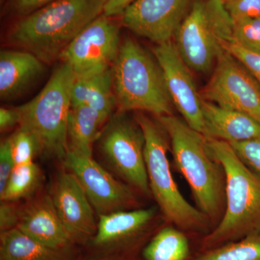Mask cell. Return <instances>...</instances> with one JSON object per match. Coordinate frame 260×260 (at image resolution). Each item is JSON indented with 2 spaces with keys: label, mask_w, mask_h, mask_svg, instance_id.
<instances>
[{
  "label": "cell",
  "mask_w": 260,
  "mask_h": 260,
  "mask_svg": "<svg viewBox=\"0 0 260 260\" xmlns=\"http://www.w3.org/2000/svg\"><path fill=\"white\" fill-rule=\"evenodd\" d=\"M106 2L55 0L18 20L8 34V42L32 53L44 64H51L104 13Z\"/></svg>",
  "instance_id": "obj_1"
},
{
  "label": "cell",
  "mask_w": 260,
  "mask_h": 260,
  "mask_svg": "<svg viewBox=\"0 0 260 260\" xmlns=\"http://www.w3.org/2000/svg\"><path fill=\"white\" fill-rule=\"evenodd\" d=\"M158 119L169 135L174 164L190 186L198 209L218 224L225 210V173L210 151L208 138L175 116Z\"/></svg>",
  "instance_id": "obj_2"
},
{
  "label": "cell",
  "mask_w": 260,
  "mask_h": 260,
  "mask_svg": "<svg viewBox=\"0 0 260 260\" xmlns=\"http://www.w3.org/2000/svg\"><path fill=\"white\" fill-rule=\"evenodd\" d=\"M213 156L223 168L225 204L223 217L205 238L207 250L260 234V176L238 156L230 143L208 138Z\"/></svg>",
  "instance_id": "obj_3"
},
{
  "label": "cell",
  "mask_w": 260,
  "mask_h": 260,
  "mask_svg": "<svg viewBox=\"0 0 260 260\" xmlns=\"http://www.w3.org/2000/svg\"><path fill=\"white\" fill-rule=\"evenodd\" d=\"M118 112L140 111L157 117L173 115V105L160 65L133 39L121 43L112 67Z\"/></svg>",
  "instance_id": "obj_4"
},
{
  "label": "cell",
  "mask_w": 260,
  "mask_h": 260,
  "mask_svg": "<svg viewBox=\"0 0 260 260\" xmlns=\"http://www.w3.org/2000/svg\"><path fill=\"white\" fill-rule=\"evenodd\" d=\"M75 78L69 65L61 62L40 93L17 107L19 126L35 137L40 153L51 158H64L68 153L67 128Z\"/></svg>",
  "instance_id": "obj_5"
},
{
  "label": "cell",
  "mask_w": 260,
  "mask_h": 260,
  "mask_svg": "<svg viewBox=\"0 0 260 260\" xmlns=\"http://www.w3.org/2000/svg\"><path fill=\"white\" fill-rule=\"evenodd\" d=\"M145 137V159L150 193L167 220L181 229L201 232L209 219L184 198L171 171L170 140L160 121L139 113L135 117Z\"/></svg>",
  "instance_id": "obj_6"
},
{
  "label": "cell",
  "mask_w": 260,
  "mask_h": 260,
  "mask_svg": "<svg viewBox=\"0 0 260 260\" xmlns=\"http://www.w3.org/2000/svg\"><path fill=\"white\" fill-rule=\"evenodd\" d=\"M232 18L220 0H194L176 34V47L186 64L207 73L223 51L222 41L232 39Z\"/></svg>",
  "instance_id": "obj_7"
},
{
  "label": "cell",
  "mask_w": 260,
  "mask_h": 260,
  "mask_svg": "<svg viewBox=\"0 0 260 260\" xmlns=\"http://www.w3.org/2000/svg\"><path fill=\"white\" fill-rule=\"evenodd\" d=\"M104 160L132 187L150 195L145 159V137L138 121L125 112L108 120L97 140Z\"/></svg>",
  "instance_id": "obj_8"
},
{
  "label": "cell",
  "mask_w": 260,
  "mask_h": 260,
  "mask_svg": "<svg viewBox=\"0 0 260 260\" xmlns=\"http://www.w3.org/2000/svg\"><path fill=\"white\" fill-rule=\"evenodd\" d=\"M201 95L204 100L244 113L260 123V85L224 49Z\"/></svg>",
  "instance_id": "obj_9"
},
{
  "label": "cell",
  "mask_w": 260,
  "mask_h": 260,
  "mask_svg": "<svg viewBox=\"0 0 260 260\" xmlns=\"http://www.w3.org/2000/svg\"><path fill=\"white\" fill-rule=\"evenodd\" d=\"M120 28L103 13L75 37L59 59L75 75L111 69L120 48Z\"/></svg>",
  "instance_id": "obj_10"
},
{
  "label": "cell",
  "mask_w": 260,
  "mask_h": 260,
  "mask_svg": "<svg viewBox=\"0 0 260 260\" xmlns=\"http://www.w3.org/2000/svg\"><path fill=\"white\" fill-rule=\"evenodd\" d=\"M153 54L161 68L173 105L190 127L204 135L203 97L197 89L191 69L174 42L156 44Z\"/></svg>",
  "instance_id": "obj_11"
},
{
  "label": "cell",
  "mask_w": 260,
  "mask_h": 260,
  "mask_svg": "<svg viewBox=\"0 0 260 260\" xmlns=\"http://www.w3.org/2000/svg\"><path fill=\"white\" fill-rule=\"evenodd\" d=\"M64 161L81 184L98 215L126 210L136 205V198L129 186L116 180L93 157L68 151Z\"/></svg>",
  "instance_id": "obj_12"
},
{
  "label": "cell",
  "mask_w": 260,
  "mask_h": 260,
  "mask_svg": "<svg viewBox=\"0 0 260 260\" xmlns=\"http://www.w3.org/2000/svg\"><path fill=\"white\" fill-rule=\"evenodd\" d=\"M194 0H136L121 15L132 32L155 44L175 37Z\"/></svg>",
  "instance_id": "obj_13"
},
{
  "label": "cell",
  "mask_w": 260,
  "mask_h": 260,
  "mask_svg": "<svg viewBox=\"0 0 260 260\" xmlns=\"http://www.w3.org/2000/svg\"><path fill=\"white\" fill-rule=\"evenodd\" d=\"M56 212L73 242L85 243L95 236V210L71 172L58 175L50 194Z\"/></svg>",
  "instance_id": "obj_14"
},
{
  "label": "cell",
  "mask_w": 260,
  "mask_h": 260,
  "mask_svg": "<svg viewBox=\"0 0 260 260\" xmlns=\"http://www.w3.org/2000/svg\"><path fill=\"white\" fill-rule=\"evenodd\" d=\"M27 236L51 249L63 250L73 242L50 194H42L22 206L18 226Z\"/></svg>",
  "instance_id": "obj_15"
},
{
  "label": "cell",
  "mask_w": 260,
  "mask_h": 260,
  "mask_svg": "<svg viewBox=\"0 0 260 260\" xmlns=\"http://www.w3.org/2000/svg\"><path fill=\"white\" fill-rule=\"evenodd\" d=\"M204 135L229 143H239L260 137V123L244 113L225 109L203 100Z\"/></svg>",
  "instance_id": "obj_16"
},
{
  "label": "cell",
  "mask_w": 260,
  "mask_h": 260,
  "mask_svg": "<svg viewBox=\"0 0 260 260\" xmlns=\"http://www.w3.org/2000/svg\"><path fill=\"white\" fill-rule=\"evenodd\" d=\"M44 71V63L25 50L0 52V97L9 101L23 93Z\"/></svg>",
  "instance_id": "obj_17"
},
{
  "label": "cell",
  "mask_w": 260,
  "mask_h": 260,
  "mask_svg": "<svg viewBox=\"0 0 260 260\" xmlns=\"http://www.w3.org/2000/svg\"><path fill=\"white\" fill-rule=\"evenodd\" d=\"M156 211L147 209L119 210L99 215L94 246L108 247L125 242L142 232L153 220Z\"/></svg>",
  "instance_id": "obj_18"
},
{
  "label": "cell",
  "mask_w": 260,
  "mask_h": 260,
  "mask_svg": "<svg viewBox=\"0 0 260 260\" xmlns=\"http://www.w3.org/2000/svg\"><path fill=\"white\" fill-rule=\"evenodd\" d=\"M87 106L109 120L116 108L112 68L98 73L75 75L72 106Z\"/></svg>",
  "instance_id": "obj_19"
},
{
  "label": "cell",
  "mask_w": 260,
  "mask_h": 260,
  "mask_svg": "<svg viewBox=\"0 0 260 260\" xmlns=\"http://www.w3.org/2000/svg\"><path fill=\"white\" fill-rule=\"evenodd\" d=\"M107 119L87 106H72L68 116V152L93 157L94 143L99 139Z\"/></svg>",
  "instance_id": "obj_20"
},
{
  "label": "cell",
  "mask_w": 260,
  "mask_h": 260,
  "mask_svg": "<svg viewBox=\"0 0 260 260\" xmlns=\"http://www.w3.org/2000/svg\"><path fill=\"white\" fill-rule=\"evenodd\" d=\"M1 260H67L62 250L51 249L37 242L18 228L1 232Z\"/></svg>",
  "instance_id": "obj_21"
},
{
  "label": "cell",
  "mask_w": 260,
  "mask_h": 260,
  "mask_svg": "<svg viewBox=\"0 0 260 260\" xmlns=\"http://www.w3.org/2000/svg\"><path fill=\"white\" fill-rule=\"evenodd\" d=\"M189 255L187 238L174 227L161 229L143 251L145 260H186Z\"/></svg>",
  "instance_id": "obj_22"
},
{
  "label": "cell",
  "mask_w": 260,
  "mask_h": 260,
  "mask_svg": "<svg viewBox=\"0 0 260 260\" xmlns=\"http://www.w3.org/2000/svg\"><path fill=\"white\" fill-rule=\"evenodd\" d=\"M42 173L35 162L15 165L3 191L1 201L18 202L34 194L40 185Z\"/></svg>",
  "instance_id": "obj_23"
},
{
  "label": "cell",
  "mask_w": 260,
  "mask_h": 260,
  "mask_svg": "<svg viewBox=\"0 0 260 260\" xmlns=\"http://www.w3.org/2000/svg\"><path fill=\"white\" fill-rule=\"evenodd\" d=\"M195 260H260V234L210 249Z\"/></svg>",
  "instance_id": "obj_24"
},
{
  "label": "cell",
  "mask_w": 260,
  "mask_h": 260,
  "mask_svg": "<svg viewBox=\"0 0 260 260\" xmlns=\"http://www.w3.org/2000/svg\"><path fill=\"white\" fill-rule=\"evenodd\" d=\"M6 140L15 165L32 162L36 155L40 153L35 137L20 126Z\"/></svg>",
  "instance_id": "obj_25"
},
{
  "label": "cell",
  "mask_w": 260,
  "mask_h": 260,
  "mask_svg": "<svg viewBox=\"0 0 260 260\" xmlns=\"http://www.w3.org/2000/svg\"><path fill=\"white\" fill-rule=\"evenodd\" d=\"M230 40L248 50L260 53V18L234 21Z\"/></svg>",
  "instance_id": "obj_26"
},
{
  "label": "cell",
  "mask_w": 260,
  "mask_h": 260,
  "mask_svg": "<svg viewBox=\"0 0 260 260\" xmlns=\"http://www.w3.org/2000/svg\"><path fill=\"white\" fill-rule=\"evenodd\" d=\"M221 46L223 49L234 56L260 85V53L244 49L231 40L222 41Z\"/></svg>",
  "instance_id": "obj_27"
},
{
  "label": "cell",
  "mask_w": 260,
  "mask_h": 260,
  "mask_svg": "<svg viewBox=\"0 0 260 260\" xmlns=\"http://www.w3.org/2000/svg\"><path fill=\"white\" fill-rule=\"evenodd\" d=\"M230 145L241 160L260 176V137Z\"/></svg>",
  "instance_id": "obj_28"
},
{
  "label": "cell",
  "mask_w": 260,
  "mask_h": 260,
  "mask_svg": "<svg viewBox=\"0 0 260 260\" xmlns=\"http://www.w3.org/2000/svg\"><path fill=\"white\" fill-rule=\"evenodd\" d=\"M224 4L233 21L260 18V0H228Z\"/></svg>",
  "instance_id": "obj_29"
},
{
  "label": "cell",
  "mask_w": 260,
  "mask_h": 260,
  "mask_svg": "<svg viewBox=\"0 0 260 260\" xmlns=\"http://www.w3.org/2000/svg\"><path fill=\"white\" fill-rule=\"evenodd\" d=\"M22 206L17 202L1 201L0 231L7 232L17 228L20 220Z\"/></svg>",
  "instance_id": "obj_30"
},
{
  "label": "cell",
  "mask_w": 260,
  "mask_h": 260,
  "mask_svg": "<svg viewBox=\"0 0 260 260\" xmlns=\"http://www.w3.org/2000/svg\"><path fill=\"white\" fill-rule=\"evenodd\" d=\"M15 166L7 140L0 145V193L3 191Z\"/></svg>",
  "instance_id": "obj_31"
},
{
  "label": "cell",
  "mask_w": 260,
  "mask_h": 260,
  "mask_svg": "<svg viewBox=\"0 0 260 260\" xmlns=\"http://www.w3.org/2000/svg\"><path fill=\"white\" fill-rule=\"evenodd\" d=\"M55 0H9L8 7L11 13L27 16Z\"/></svg>",
  "instance_id": "obj_32"
},
{
  "label": "cell",
  "mask_w": 260,
  "mask_h": 260,
  "mask_svg": "<svg viewBox=\"0 0 260 260\" xmlns=\"http://www.w3.org/2000/svg\"><path fill=\"white\" fill-rule=\"evenodd\" d=\"M20 116L16 108L2 107L0 109V130L2 133L19 125Z\"/></svg>",
  "instance_id": "obj_33"
},
{
  "label": "cell",
  "mask_w": 260,
  "mask_h": 260,
  "mask_svg": "<svg viewBox=\"0 0 260 260\" xmlns=\"http://www.w3.org/2000/svg\"><path fill=\"white\" fill-rule=\"evenodd\" d=\"M136 0H107L104 14L107 17L121 16L124 10Z\"/></svg>",
  "instance_id": "obj_34"
},
{
  "label": "cell",
  "mask_w": 260,
  "mask_h": 260,
  "mask_svg": "<svg viewBox=\"0 0 260 260\" xmlns=\"http://www.w3.org/2000/svg\"><path fill=\"white\" fill-rule=\"evenodd\" d=\"M220 1L223 2V3H225V2L228 1V0H220Z\"/></svg>",
  "instance_id": "obj_35"
},
{
  "label": "cell",
  "mask_w": 260,
  "mask_h": 260,
  "mask_svg": "<svg viewBox=\"0 0 260 260\" xmlns=\"http://www.w3.org/2000/svg\"><path fill=\"white\" fill-rule=\"evenodd\" d=\"M101 260H112V259H101Z\"/></svg>",
  "instance_id": "obj_36"
}]
</instances>
